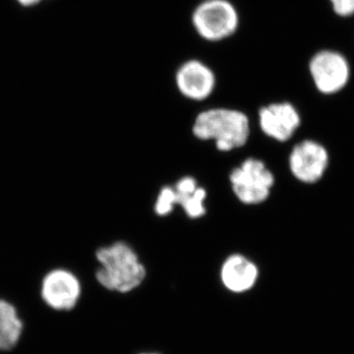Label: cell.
Returning a JSON list of instances; mask_svg holds the SVG:
<instances>
[{
    "mask_svg": "<svg viewBox=\"0 0 354 354\" xmlns=\"http://www.w3.org/2000/svg\"><path fill=\"white\" fill-rule=\"evenodd\" d=\"M330 2L339 15L349 16L354 13V0H330Z\"/></svg>",
    "mask_w": 354,
    "mask_h": 354,
    "instance_id": "cell-14",
    "label": "cell"
},
{
    "mask_svg": "<svg viewBox=\"0 0 354 354\" xmlns=\"http://www.w3.org/2000/svg\"><path fill=\"white\" fill-rule=\"evenodd\" d=\"M143 354H150V353H143ZM151 354H155V353H151Z\"/></svg>",
    "mask_w": 354,
    "mask_h": 354,
    "instance_id": "cell-16",
    "label": "cell"
},
{
    "mask_svg": "<svg viewBox=\"0 0 354 354\" xmlns=\"http://www.w3.org/2000/svg\"><path fill=\"white\" fill-rule=\"evenodd\" d=\"M176 205L183 207L186 215L191 218H199L206 214L204 206L207 192L198 186L196 179L191 176L181 178L174 186Z\"/></svg>",
    "mask_w": 354,
    "mask_h": 354,
    "instance_id": "cell-11",
    "label": "cell"
},
{
    "mask_svg": "<svg viewBox=\"0 0 354 354\" xmlns=\"http://www.w3.org/2000/svg\"><path fill=\"white\" fill-rule=\"evenodd\" d=\"M23 324L13 305L0 299V351L13 348L22 334Z\"/></svg>",
    "mask_w": 354,
    "mask_h": 354,
    "instance_id": "cell-12",
    "label": "cell"
},
{
    "mask_svg": "<svg viewBox=\"0 0 354 354\" xmlns=\"http://www.w3.org/2000/svg\"><path fill=\"white\" fill-rule=\"evenodd\" d=\"M174 206H176V201H174V187L165 186L160 190L157 202H156V214L160 216L169 215L174 211Z\"/></svg>",
    "mask_w": 354,
    "mask_h": 354,
    "instance_id": "cell-13",
    "label": "cell"
},
{
    "mask_svg": "<svg viewBox=\"0 0 354 354\" xmlns=\"http://www.w3.org/2000/svg\"><path fill=\"white\" fill-rule=\"evenodd\" d=\"M310 72L317 88L326 94H332L348 82L349 69L348 62L341 55L322 51L310 62Z\"/></svg>",
    "mask_w": 354,
    "mask_h": 354,
    "instance_id": "cell-5",
    "label": "cell"
},
{
    "mask_svg": "<svg viewBox=\"0 0 354 354\" xmlns=\"http://www.w3.org/2000/svg\"><path fill=\"white\" fill-rule=\"evenodd\" d=\"M232 191L241 203L257 205L268 199L274 185V176L264 162L247 158L230 176Z\"/></svg>",
    "mask_w": 354,
    "mask_h": 354,
    "instance_id": "cell-4",
    "label": "cell"
},
{
    "mask_svg": "<svg viewBox=\"0 0 354 354\" xmlns=\"http://www.w3.org/2000/svg\"><path fill=\"white\" fill-rule=\"evenodd\" d=\"M101 268L95 277L104 288L129 292L138 288L146 278V269L138 255L125 242L102 247L95 253Z\"/></svg>",
    "mask_w": 354,
    "mask_h": 354,
    "instance_id": "cell-1",
    "label": "cell"
},
{
    "mask_svg": "<svg viewBox=\"0 0 354 354\" xmlns=\"http://www.w3.org/2000/svg\"><path fill=\"white\" fill-rule=\"evenodd\" d=\"M192 25L202 39L223 41L237 31L239 12L228 0H204L192 14Z\"/></svg>",
    "mask_w": 354,
    "mask_h": 354,
    "instance_id": "cell-3",
    "label": "cell"
},
{
    "mask_svg": "<svg viewBox=\"0 0 354 354\" xmlns=\"http://www.w3.org/2000/svg\"><path fill=\"white\" fill-rule=\"evenodd\" d=\"M80 295V283L68 271L55 270L44 279L41 297L51 308L72 309L78 302Z\"/></svg>",
    "mask_w": 354,
    "mask_h": 354,
    "instance_id": "cell-7",
    "label": "cell"
},
{
    "mask_svg": "<svg viewBox=\"0 0 354 354\" xmlns=\"http://www.w3.org/2000/svg\"><path fill=\"white\" fill-rule=\"evenodd\" d=\"M192 130L198 139L214 140L218 150L228 152L245 145L250 135V124L242 111L211 109L198 114Z\"/></svg>",
    "mask_w": 354,
    "mask_h": 354,
    "instance_id": "cell-2",
    "label": "cell"
},
{
    "mask_svg": "<svg viewBox=\"0 0 354 354\" xmlns=\"http://www.w3.org/2000/svg\"><path fill=\"white\" fill-rule=\"evenodd\" d=\"M260 127L267 136L285 142L299 127L297 109L288 102L272 104L260 109Z\"/></svg>",
    "mask_w": 354,
    "mask_h": 354,
    "instance_id": "cell-9",
    "label": "cell"
},
{
    "mask_svg": "<svg viewBox=\"0 0 354 354\" xmlns=\"http://www.w3.org/2000/svg\"><path fill=\"white\" fill-rule=\"evenodd\" d=\"M176 83L184 97L192 101H204L214 92L216 76L204 62L188 60L177 70Z\"/></svg>",
    "mask_w": 354,
    "mask_h": 354,
    "instance_id": "cell-6",
    "label": "cell"
},
{
    "mask_svg": "<svg viewBox=\"0 0 354 354\" xmlns=\"http://www.w3.org/2000/svg\"><path fill=\"white\" fill-rule=\"evenodd\" d=\"M19 3L24 6H31L34 4L38 3L39 0H17Z\"/></svg>",
    "mask_w": 354,
    "mask_h": 354,
    "instance_id": "cell-15",
    "label": "cell"
},
{
    "mask_svg": "<svg viewBox=\"0 0 354 354\" xmlns=\"http://www.w3.org/2000/svg\"><path fill=\"white\" fill-rule=\"evenodd\" d=\"M258 274L257 266L241 254L230 256L221 266V281L232 292L250 290L257 281Z\"/></svg>",
    "mask_w": 354,
    "mask_h": 354,
    "instance_id": "cell-10",
    "label": "cell"
},
{
    "mask_svg": "<svg viewBox=\"0 0 354 354\" xmlns=\"http://www.w3.org/2000/svg\"><path fill=\"white\" fill-rule=\"evenodd\" d=\"M328 165L325 149L315 142L304 141L298 144L290 158L293 176L304 183H312L322 177Z\"/></svg>",
    "mask_w": 354,
    "mask_h": 354,
    "instance_id": "cell-8",
    "label": "cell"
}]
</instances>
